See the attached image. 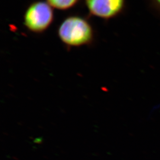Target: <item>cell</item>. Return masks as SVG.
<instances>
[{"instance_id": "obj_3", "label": "cell", "mask_w": 160, "mask_h": 160, "mask_svg": "<svg viewBox=\"0 0 160 160\" xmlns=\"http://www.w3.org/2000/svg\"><path fill=\"white\" fill-rule=\"evenodd\" d=\"M90 14L109 20L118 16L123 12L126 0H84Z\"/></svg>"}, {"instance_id": "obj_1", "label": "cell", "mask_w": 160, "mask_h": 160, "mask_svg": "<svg viewBox=\"0 0 160 160\" xmlns=\"http://www.w3.org/2000/svg\"><path fill=\"white\" fill-rule=\"evenodd\" d=\"M58 34L63 44L69 47L89 45L94 41V30L85 18L71 16L59 26Z\"/></svg>"}, {"instance_id": "obj_5", "label": "cell", "mask_w": 160, "mask_h": 160, "mask_svg": "<svg viewBox=\"0 0 160 160\" xmlns=\"http://www.w3.org/2000/svg\"><path fill=\"white\" fill-rule=\"evenodd\" d=\"M148 2L152 10L160 16V0H148Z\"/></svg>"}, {"instance_id": "obj_4", "label": "cell", "mask_w": 160, "mask_h": 160, "mask_svg": "<svg viewBox=\"0 0 160 160\" xmlns=\"http://www.w3.org/2000/svg\"><path fill=\"white\" fill-rule=\"evenodd\" d=\"M51 6L60 10H66L74 7L80 0H46Z\"/></svg>"}, {"instance_id": "obj_2", "label": "cell", "mask_w": 160, "mask_h": 160, "mask_svg": "<svg viewBox=\"0 0 160 160\" xmlns=\"http://www.w3.org/2000/svg\"><path fill=\"white\" fill-rule=\"evenodd\" d=\"M54 19V12L47 1H37L29 5L24 14L23 22L29 31L39 34L48 29Z\"/></svg>"}]
</instances>
